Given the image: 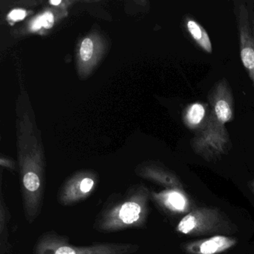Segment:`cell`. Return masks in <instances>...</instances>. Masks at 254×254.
<instances>
[{"label": "cell", "mask_w": 254, "mask_h": 254, "mask_svg": "<svg viewBox=\"0 0 254 254\" xmlns=\"http://www.w3.org/2000/svg\"><path fill=\"white\" fill-rule=\"evenodd\" d=\"M151 191L145 184H133L124 192L111 194L97 214L93 228L102 233H117L146 225Z\"/></svg>", "instance_id": "obj_1"}, {"label": "cell", "mask_w": 254, "mask_h": 254, "mask_svg": "<svg viewBox=\"0 0 254 254\" xmlns=\"http://www.w3.org/2000/svg\"><path fill=\"white\" fill-rule=\"evenodd\" d=\"M209 114L206 124L194 133L191 148L208 162L228 154L232 141L225 125L234 119V99L230 95L218 93L208 97Z\"/></svg>", "instance_id": "obj_2"}, {"label": "cell", "mask_w": 254, "mask_h": 254, "mask_svg": "<svg viewBox=\"0 0 254 254\" xmlns=\"http://www.w3.org/2000/svg\"><path fill=\"white\" fill-rule=\"evenodd\" d=\"M140 249L136 244L105 242L84 246L74 245L66 236L54 230L43 233L33 248V254H133Z\"/></svg>", "instance_id": "obj_3"}, {"label": "cell", "mask_w": 254, "mask_h": 254, "mask_svg": "<svg viewBox=\"0 0 254 254\" xmlns=\"http://www.w3.org/2000/svg\"><path fill=\"white\" fill-rule=\"evenodd\" d=\"M176 231L190 236L229 235L233 232L231 223L216 208L193 209L178 223Z\"/></svg>", "instance_id": "obj_4"}, {"label": "cell", "mask_w": 254, "mask_h": 254, "mask_svg": "<svg viewBox=\"0 0 254 254\" xmlns=\"http://www.w3.org/2000/svg\"><path fill=\"white\" fill-rule=\"evenodd\" d=\"M99 184V178L91 172H78L68 178L59 187L57 200L63 206L81 203L93 194Z\"/></svg>", "instance_id": "obj_5"}, {"label": "cell", "mask_w": 254, "mask_h": 254, "mask_svg": "<svg viewBox=\"0 0 254 254\" xmlns=\"http://www.w3.org/2000/svg\"><path fill=\"white\" fill-rule=\"evenodd\" d=\"M234 9L239 32L241 60L254 85V38L249 11L246 4L241 1L234 2Z\"/></svg>", "instance_id": "obj_6"}, {"label": "cell", "mask_w": 254, "mask_h": 254, "mask_svg": "<svg viewBox=\"0 0 254 254\" xmlns=\"http://www.w3.org/2000/svg\"><path fill=\"white\" fill-rule=\"evenodd\" d=\"M151 199L163 210L174 215H187L193 209L191 200L181 189L151 191Z\"/></svg>", "instance_id": "obj_7"}, {"label": "cell", "mask_w": 254, "mask_h": 254, "mask_svg": "<svg viewBox=\"0 0 254 254\" xmlns=\"http://www.w3.org/2000/svg\"><path fill=\"white\" fill-rule=\"evenodd\" d=\"M236 243L234 238L216 235L186 243L184 249L189 254H218L233 248Z\"/></svg>", "instance_id": "obj_8"}, {"label": "cell", "mask_w": 254, "mask_h": 254, "mask_svg": "<svg viewBox=\"0 0 254 254\" xmlns=\"http://www.w3.org/2000/svg\"><path fill=\"white\" fill-rule=\"evenodd\" d=\"M137 175L144 179L159 184L166 189L184 190V184L178 175L158 165H145L138 169Z\"/></svg>", "instance_id": "obj_9"}, {"label": "cell", "mask_w": 254, "mask_h": 254, "mask_svg": "<svg viewBox=\"0 0 254 254\" xmlns=\"http://www.w3.org/2000/svg\"><path fill=\"white\" fill-rule=\"evenodd\" d=\"M209 114V104L194 102L186 107L183 111V123L187 128L196 133L206 124Z\"/></svg>", "instance_id": "obj_10"}, {"label": "cell", "mask_w": 254, "mask_h": 254, "mask_svg": "<svg viewBox=\"0 0 254 254\" xmlns=\"http://www.w3.org/2000/svg\"><path fill=\"white\" fill-rule=\"evenodd\" d=\"M186 31L196 45L207 54L212 53V41L206 29L195 19L190 15L184 17Z\"/></svg>", "instance_id": "obj_11"}, {"label": "cell", "mask_w": 254, "mask_h": 254, "mask_svg": "<svg viewBox=\"0 0 254 254\" xmlns=\"http://www.w3.org/2000/svg\"><path fill=\"white\" fill-rule=\"evenodd\" d=\"M9 209L1 190L0 194V254H9L11 245L8 242V223H9Z\"/></svg>", "instance_id": "obj_12"}, {"label": "cell", "mask_w": 254, "mask_h": 254, "mask_svg": "<svg viewBox=\"0 0 254 254\" xmlns=\"http://www.w3.org/2000/svg\"><path fill=\"white\" fill-rule=\"evenodd\" d=\"M93 53V44L91 40L87 38L84 40L81 44V57L84 62H87L91 59Z\"/></svg>", "instance_id": "obj_13"}, {"label": "cell", "mask_w": 254, "mask_h": 254, "mask_svg": "<svg viewBox=\"0 0 254 254\" xmlns=\"http://www.w3.org/2000/svg\"><path fill=\"white\" fill-rule=\"evenodd\" d=\"M54 17L50 12H46L42 15L43 26L46 29H50L54 24Z\"/></svg>", "instance_id": "obj_14"}, {"label": "cell", "mask_w": 254, "mask_h": 254, "mask_svg": "<svg viewBox=\"0 0 254 254\" xmlns=\"http://www.w3.org/2000/svg\"><path fill=\"white\" fill-rule=\"evenodd\" d=\"M25 17H26V11L20 9L14 10L8 15V17L14 21L23 20Z\"/></svg>", "instance_id": "obj_15"}, {"label": "cell", "mask_w": 254, "mask_h": 254, "mask_svg": "<svg viewBox=\"0 0 254 254\" xmlns=\"http://www.w3.org/2000/svg\"><path fill=\"white\" fill-rule=\"evenodd\" d=\"M43 26V22H42V16L41 17H38V18L35 19L34 20L33 23L32 24V29L33 31H37L38 29H41Z\"/></svg>", "instance_id": "obj_16"}, {"label": "cell", "mask_w": 254, "mask_h": 254, "mask_svg": "<svg viewBox=\"0 0 254 254\" xmlns=\"http://www.w3.org/2000/svg\"><path fill=\"white\" fill-rule=\"evenodd\" d=\"M1 165L5 167L10 168V169H13L14 168V163L11 161H9L8 160H5V159H1Z\"/></svg>", "instance_id": "obj_17"}, {"label": "cell", "mask_w": 254, "mask_h": 254, "mask_svg": "<svg viewBox=\"0 0 254 254\" xmlns=\"http://www.w3.org/2000/svg\"><path fill=\"white\" fill-rule=\"evenodd\" d=\"M62 2V1L61 0H51L50 1V3L53 4V5H59V4Z\"/></svg>", "instance_id": "obj_18"}, {"label": "cell", "mask_w": 254, "mask_h": 254, "mask_svg": "<svg viewBox=\"0 0 254 254\" xmlns=\"http://www.w3.org/2000/svg\"><path fill=\"white\" fill-rule=\"evenodd\" d=\"M252 24H253V34H254V18H253Z\"/></svg>", "instance_id": "obj_19"}, {"label": "cell", "mask_w": 254, "mask_h": 254, "mask_svg": "<svg viewBox=\"0 0 254 254\" xmlns=\"http://www.w3.org/2000/svg\"><path fill=\"white\" fill-rule=\"evenodd\" d=\"M251 189H252L253 191H254V181H253L252 184H251Z\"/></svg>", "instance_id": "obj_20"}]
</instances>
